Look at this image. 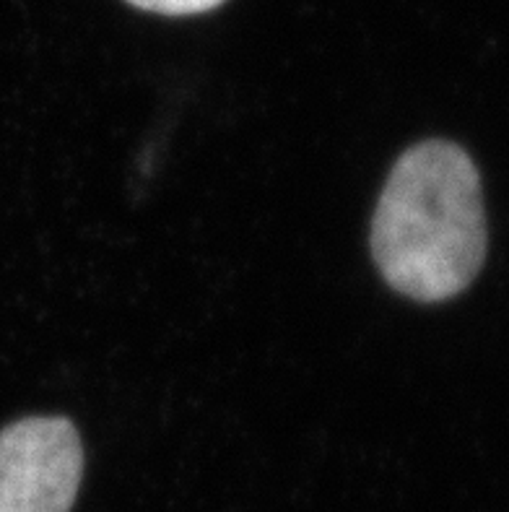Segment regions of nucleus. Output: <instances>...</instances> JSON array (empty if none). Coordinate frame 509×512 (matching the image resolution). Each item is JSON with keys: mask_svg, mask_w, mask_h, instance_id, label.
Wrapping results in <instances>:
<instances>
[{"mask_svg": "<svg viewBox=\"0 0 509 512\" xmlns=\"http://www.w3.org/2000/svg\"><path fill=\"white\" fill-rule=\"evenodd\" d=\"M128 3L143 11L162 13V16H193V13L219 8L224 0H128Z\"/></svg>", "mask_w": 509, "mask_h": 512, "instance_id": "3", "label": "nucleus"}, {"mask_svg": "<svg viewBox=\"0 0 509 512\" xmlns=\"http://www.w3.org/2000/svg\"><path fill=\"white\" fill-rule=\"evenodd\" d=\"M84 448L63 416H29L0 432V512H71Z\"/></svg>", "mask_w": 509, "mask_h": 512, "instance_id": "2", "label": "nucleus"}, {"mask_svg": "<svg viewBox=\"0 0 509 512\" xmlns=\"http://www.w3.org/2000/svg\"><path fill=\"white\" fill-rule=\"evenodd\" d=\"M476 164L450 141H424L395 162L372 219V258L387 286L445 302L471 286L486 258Z\"/></svg>", "mask_w": 509, "mask_h": 512, "instance_id": "1", "label": "nucleus"}]
</instances>
